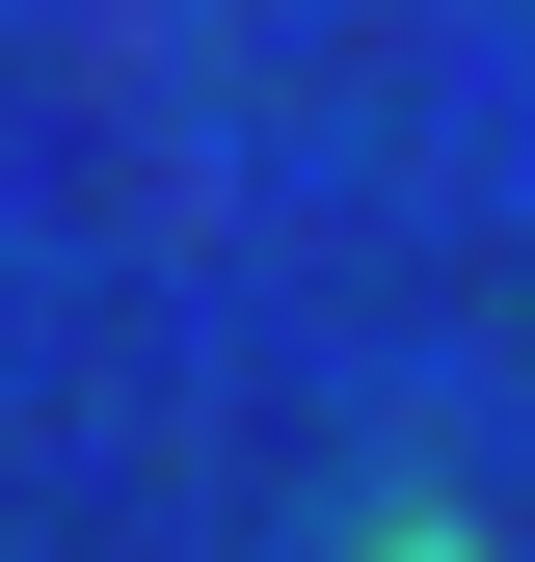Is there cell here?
I'll use <instances>...</instances> for the list:
<instances>
[{"label":"cell","mask_w":535,"mask_h":562,"mask_svg":"<svg viewBox=\"0 0 535 562\" xmlns=\"http://www.w3.org/2000/svg\"><path fill=\"white\" fill-rule=\"evenodd\" d=\"M349 562H455V536H429V509H375V536H349Z\"/></svg>","instance_id":"6da1fadb"}]
</instances>
